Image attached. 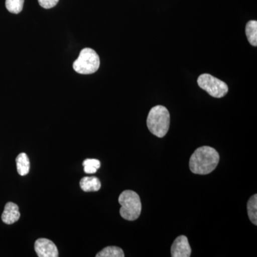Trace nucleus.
Masks as SVG:
<instances>
[{
  "label": "nucleus",
  "mask_w": 257,
  "mask_h": 257,
  "mask_svg": "<svg viewBox=\"0 0 257 257\" xmlns=\"http://www.w3.org/2000/svg\"><path fill=\"white\" fill-rule=\"evenodd\" d=\"M219 162V155L211 147L197 149L190 157L189 168L196 175H208L215 170Z\"/></svg>",
  "instance_id": "obj_1"
},
{
  "label": "nucleus",
  "mask_w": 257,
  "mask_h": 257,
  "mask_svg": "<svg viewBox=\"0 0 257 257\" xmlns=\"http://www.w3.org/2000/svg\"><path fill=\"white\" fill-rule=\"evenodd\" d=\"M147 127L152 135L162 138L168 133L170 114L165 106L157 105L152 108L147 120Z\"/></svg>",
  "instance_id": "obj_2"
},
{
  "label": "nucleus",
  "mask_w": 257,
  "mask_h": 257,
  "mask_svg": "<svg viewBox=\"0 0 257 257\" xmlns=\"http://www.w3.org/2000/svg\"><path fill=\"white\" fill-rule=\"evenodd\" d=\"M121 205L120 215L128 221H135L140 217L142 211V203L138 193L132 190H125L119 197Z\"/></svg>",
  "instance_id": "obj_3"
},
{
  "label": "nucleus",
  "mask_w": 257,
  "mask_h": 257,
  "mask_svg": "<svg viewBox=\"0 0 257 257\" xmlns=\"http://www.w3.org/2000/svg\"><path fill=\"white\" fill-rule=\"evenodd\" d=\"M100 66V60L97 53L91 48H84L81 51L79 57L73 63L76 72L81 74L94 73Z\"/></svg>",
  "instance_id": "obj_4"
},
{
  "label": "nucleus",
  "mask_w": 257,
  "mask_h": 257,
  "mask_svg": "<svg viewBox=\"0 0 257 257\" xmlns=\"http://www.w3.org/2000/svg\"><path fill=\"white\" fill-rule=\"evenodd\" d=\"M199 87L215 98H221L227 94L229 88L227 84L220 79L209 74H203L197 79Z\"/></svg>",
  "instance_id": "obj_5"
},
{
  "label": "nucleus",
  "mask_w": 257,
  "mask_h": 257,
  "mask_svg": "<svg viewBox=\"0 0 257 257\" xmlns=\"http://www.w3.org/2000/svg\"><path fill=\"white\" fill-rule=\"evenodd\" d=\"M35 250L39 257H57L58 249L55 243L50 239L41 238L35 243Z\"/></svg>",
  "instance_id": "obj_6"
},
{
  "label": "nucleus",
  "mask_w": 257,
  "mask_h": 257,
  "mask_svg": "<svg viewBox=\"0 0 257 257\" xmlns=\"http://www.w3.org/2000/svg\"><path fill=\"white\" fill-rule=\"evenodd\" d=\"M192 253V248L187 236L182 235L177 238L171 247L172 257H189Z\"/></svg>",
  "instance_id": "obj_7"
},
{
  "label": "nucleus",
  "mask_w": 257,
  "mask_h": 257,
  "mask_svg": "<svg viewBox=\"0 0 257 257\" xmlns=\"http://www.w3.org/2000/svg\"><path fill=\"white\" fill-rule=\"evenodd\" d=\"M20 213L19 207L13 202L7 203L2 214V220L7 224H13L19 220Z\"/></svg>",
  "instance_id": "obj_8"
},
{
  "label": "nucleus",
  "mask_w": 257,
  "mask_h": 257,
  "mask_svg": "<svg viewBox=\"0 0 257 257\" xmlns=\"http://www.w3.org/2000/svg\"><path fill=\"white\" fill-rule=\"evenodd\" d=\"M80 187L84 192H97L101 188V182L97 177H83L80 181Z\"/></svg>",
  "instance_id": "obj_9"
},
{
  "label": "nucleus",
  "mask_w": 257,
  "mask_h": 257,
  "mask_svg": "<svg viewBox=\"0 0 257 257\" xmlns=\"http://www.w3.org/2000/svg\"><path fill=\"white\" fill-rule=\"evenodd\" d=\"M17 170L19 175L25 176L30 172V162L28 155L25 153H21L16 159Z\"/></svg>",
  "instance_id": "obj_10"
},
{
  "label": "nucleus",
  "mask_w": 257,
  "mask_h": 257,
  "mask_svg": "<svg viewBox=\"0 0 257 257\" xmlns=\"http://www.w3.org/2000/svg\"><path fill=\"white\" fill-rule=\"evenodd\" d=\"M246 35L248 42L253 47L257 46V22L250 20L246 25Z\"/></svg>",
  "instance_id": "obj_11"
},
{
  "label": "nucleus",
  "mask_w": 257,
  "mask_h": 257,
  "mask_svg": "<svg viewBox=\"0 0 257 257\" xmlns=\"http://www.w3.org/2000/svg\"><path fill=\"white\" fill-rule=\"evenodd\" d=\"M96 257H124V253L121 248L117 246H107L99 251Z\"/></svg>",
  "instance_id": "obj_12"
},
{
  "label": "nucleus",
  "mask_w": 257,
  "mask_h": 257,
  "mask_svg": "<svg viewBox=\"0 0 257 257\" xmlns=\"http://www.w3.org/2000/svg\"><path fill=\"white\" fill-rule=\"evenodd\" d=\"M248 216L253 224H257V195L254 194L247 203Z\"/></svg>",
  "instance_id": "obj_13"
},
{
  "label": "nucleus",
  "mask_w": 257,
  "mask_h": 257,
  "mask_svg": "<svg viewBox=\"0 0 257 257\" xmlns=\"http://www.w3.org/2000/svg\"><path fill=\"white\" fill-rule=\"evenodd\" d=\"M25 0H6L5 6L10 13L19 14L23 9Z\"/></svg>",
  "instance_id": "obj_14"
},
{
  "label": "nucleus",
  "mask_w": 257,
  "mask_h": 257,
  "mask_svg": "<svg viewBox=\"0 0 257 257\" xmlns=\"http://www.w3.org/2000/svg\"><path fill=\"white\" fill-rule=\"evenodd\" d=\"M82 165L85 173L94 174L100 168L101 163L99 160L95 159H87L84 161Z\"/></svg>",
  "instance_id": "obj_15"
},
{
  "label": "nucleus",
  "mask_w": 257,
  "mask_h": 257,
  "mask_svg": "<svg viewBox=\"0 0 257 257\" xmlns=\"http://www.w3.org/2000/svg\"><path fill=\"white\" fill-rule=\"evenodd\" d=\"M38 2L42 8L45 9H51L57 5L59 0H38Z\"/></svg>",
  "instance_id": "obj_16"
}]
</instances>
